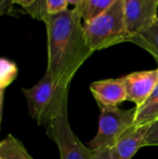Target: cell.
I'll list each match as a JSON object with an SVG mask.
<instances>
[{"label":"cell","instance_id":"8992f818","mask_svg":"<svg viewBox=\"0 0 158 159\" xmlns=\"http://www.w3.org/2000/svg\"><path fill=\"white\" fill-rule=\"evenodd\" d=\"M158 0H125V24L129 38L156 23Z\"/></svg>","mask_w":158,"mask_h":159},{"label":"cell","instance_id":"e0dca14e","mask_svg":"<svg viewBox=\"0 0 158 159\" xmlns=\"http://www.w3.org/2000/svg\"><path fill=\"white\" fill-rule=\"evenodd\" d=\"M92 159H113L110 148L92 151Z\"/></svg>","mask_w":158,"mask_h":159},{"label":"cell","instance_id":"9a60e30c","mask_svg":"<svg viewBox=\"0 0 158 159\" xmlns=\"http://www.w3.org/2000/svg\"><path fill=\"white\" fill-rule=\"evenodd\" d=\"M69 5L68 0H46V8L49 17L66 11L69 9Z\"/></svg>","mask_w":158,"mask_h":159},{"label":"cell","instance_id":"3957f363","mask_svg":"<svg viewBox=\"0 0 158 159\" xmlns=\"http://www.w3.org/2000/svg\"><path fill=\"white\" fill-rule=\"evenodd\" d=\"M124 5L125 0H115L109 8L98 18L83 22L87 43L93 52L129 41Z\"/></svg>","mask_w":158,"mask_h":159},{"label":"cell","instance_id":"ffe728a7","mask_svg":"<svg viewBox=\"0 0 158 159\" xmlns=\"http://www.w3.org/2000/svg\"><path fill=\"white\" fill-rule=\"evenodd\" d=\"M156 24L158 25V15H157V20H156Z\"/></svg>","mask_w":158,"mask_h":159},{"label":"cell","instance_id":"ba28073f","mask_svg":"<svg viewBox=\"0 0 158 159\" xmlns=\"http://www.w3.org/2000/svg\"><path fill=\"white\" fill-rule=\"evenodd\" d=\"M89 89L100 109L116 107L127 101V93L122 78H109L93 82Z\"/></svg>","mask_w":158,"mask_h":159},{"label":"cell","instance_id":"52a82bcc","mask_svg":"<svg viewBox=\"0 0 158 159\" xmlns=\"http://www.w3.org/2000/svg\"><path fill=\"white\" fill-rule=\"evenodd\" d=\"M127 93V101L142 105L158 84V67L153 70L132 72L121 77Z\"/></svg>","mask_w":158,"mask_h":159},{"label":"cell","instance_id":"6da1fadb","mask_svg":"<svg viewBox=\"0 0 158 159\" xmlns=\"http://www.w3.org/2000/svg\"><path fill=\"white\" fill-rule=\"evenodd\" d=\"M47 34V67L55 80L70 86L83 63L93 54L83 29L82 19L73 7L44 20Z\"/></svg>","mask_w":158,"mask_h":159},{"label":"cell","instance_id":"4fadbf2b","mask_svg":"<svg viewBox=\"0 0 158 159\" xmlns=\"http://www.w3.org/2000/svg\"><path fill=\"white\" fill-rule=\"evenodd\" d=\"M0 159H33L23 144L9 134L0 142Z\"/></svg>","mask_w":158,"mask_h":159},{"label":"cell","instance_id":"d6986e66","mask_svg":"<svg viewBox=\"0 0 158 159\" xmlns=\"http://www.w3.org/2000/svg\"><path fill=\"white\" fill-rule=\"evenodd\" d=\"M4 93H5V89H0V127H1V120H2V110H3Z\"/></svg>","mask_w":158,"mask_h":159},{"label":"cell","instance_id":"2e32d148","mask_svg":"<svg viewBox=\"0 0 158 159\" xmlns=\"http://www.w3.org/2000/svg\"><path fill=\"white\" fill-rule=\"evenodd\" d=\"M145 146H158V120L152 123L149 127L144 143Z\"/></svg>","mask_w":158,"mask_h":159},{"label":"cell","instance_id":"277c9868","mask_svg":"<svg viewBox=\"0 0 158 159\" xmlns=\"http://www.w3.org/2000/svg\"><path fill=\"white\" fill-rule=\"evenodd\" d=\"M135 114L136 106L129 110H123L118 106L102 108L98 131L87 146L91 151L111 149L126 132L134 127Z\"/></svg>","mask_w":158,"mask_h":159},{"label":"cell","instance_id":"ac0fdd59","mask_svg":"<svg viewBox=\"0 0 158 159\" xmlns=\"http://www.w3.org/2000/svg\"><path fill=\"white\" fill-rule=\"evenodd\" d=\"M13 5L12 1L9 0H0V17L6 13H7L10 8L11 6Z\"/></svg>","mask_w":158,"mask_h":159},{"label":"cell","instance_id":"8fae6325","mask_svg":"<svg viewBox=\"0 0 158 159\" xmlns=\"http://www.w3.org/2000/svg\"><path fill=\"white\" fill-rule=\"evenodd\" d=\"M158 120V84L146 100L140 107H136L134 126L151 125Z\"/></svg>","mask_w":158,"mask_h":159},{"label":"cell","instance_id":"9c48e42d","mask_svg":"<svg viewBox=\"0 0 158 159\" xmlns=\"http://www.w3.org/2000/svg\"><path fill=\"white\" fill-rule=\"evenodd\" d=\"M150 125L134 126L126 132L110 149L113 159H131L144 147L145 138Z\"/></svg>","mask_w":158,"mask_h":159},{"label":"cell","instance_id":"5b68a950","mask_svg":"<svg viewBox=\"0 0 158 159\" xmlns=\"http://www.w3.org/2000/svg\"><path fill=\"white\" fill-rule=\"evenodd\" d=\"M47 135L58 146L60 159H92V151L74 133L68 119V109L47 125Z\"/></svg>","mask_w":158,"mask_h":159},{"label":"cell","instance_id":"30bf717a","mask_svg":"<svg viewBox=\"0 0 158 159\" xmlns=\"http://www.w3.org/2000/svg\"><path fill=\"white\" fill-rule=\"evenodd\" d=\"M114 1L115 0H75L69 1V3L77 10L82 21L88 22L106 11Z\"/></svg>","mask_w":158,"mask_h":159},{"label":"cell","instance_id":"7a4b0ae2","mask_svg":"<svg viewBox=\"0 0 158 159\" xmlns=\"http://www.w3.org/2000/svg\"><path fill=\"white\" fill-rule=\"evenodd\" d=\"M70 86L58 82L46 71L43 77L32 88L21 89L26 99L30 116L38 125H47L68 109Z\"/></svg>","mask_w":158,"mask_h":159},{"label":"cell","instance_id":"7c38bea8","mask_svg":"<svg viewBox=\"0 0 158 159\" xmlns=\"http://www.w3.org/2000/svg\"><path fill=\"white\" fill-rule=\"evenodd\" d=\"M128 42L134 43L148 51L158 63V25L156 23L139 34L130 37Z\"/></svg>","mask_w":158,"mask_h":159},{"label":"cell","instance_id":"5bb4252c","mask_svg":"<svg viewBox=\"0 0 158 159\" xmlns=\"http://www.w3.org/2000/svg\"><path fill=\"white\" fill-rule=\"evenodd\" d=\"M16 63L7 58H0V89H6L18 76Z\"/></svg>","mask_w":158,"mask_h":159}]
</instances>
